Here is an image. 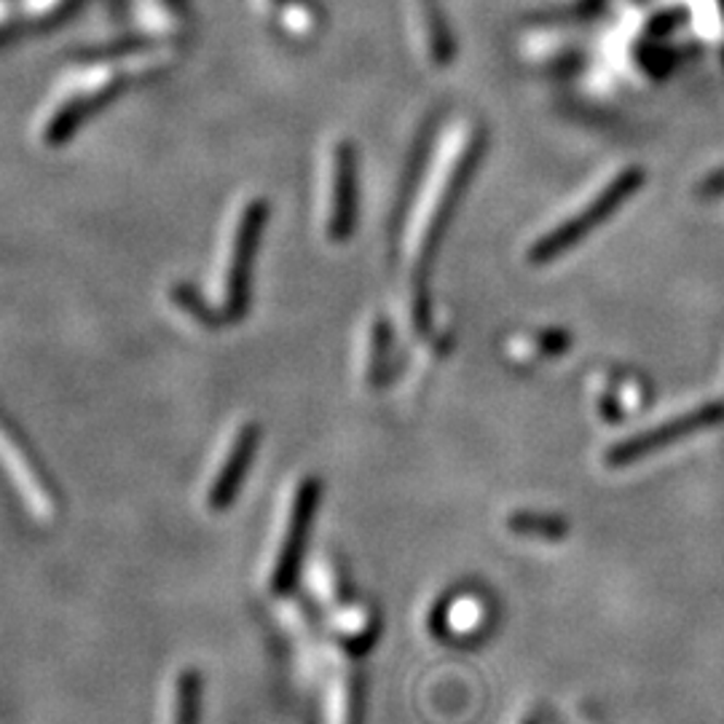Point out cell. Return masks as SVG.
<instances>
[{"instance_id": "6da1fadb", "label": "cell", "mask_w": 724, "mask_h": 724, "mask_svg": "<svg viewBox=\"0 0 724 724\" xmlns=\"http://www.w3.org/2000/svg\"><path fill=\"white\" fill-rule=\"evenodd\" d=\"M475 154H478V135L467 126V130L454 132L445 140L443 156L438 161V170L425 185V196H421L416 216L410 220L408 240H405V253H408V269L410 282L416 280V287H421L419 269H425L427 258H430L434 236H438L440 225H443L445 216L451 210L454 194L459 185L465 183L467 172H470Z\"/></svg>"}, {"instance_id": "7a4b0ae2", "label": "cell", "mask_w": 724, "mask_h": 724, "mask_svg": "<svg viewBox=\"0 0 724 724\" xmlns=\"http://www.w3.org/2000/svg\"><path fill=\"white\" fill-rule=\"evenodd\" d=\"M641 183H645V172L641 170H636V167L619 170L617 175L606 185H601L582 207H577L572 216H566L559 225H553L548 234H542L540 240L531 245V263L544 266L559 258V255L569 253L572 247H577L579 240L588 236L593 229H599L612 212H617L619 205H625V201L641 188Z\"/></svg>"}, {"instance_id": "3957f363", "label": "cell", "mask_w": 724, "mask_h": 724, "mask_svg": "<svg viewBox=\"0 0 724 724\" xmlns=\"http://www.w3.org/2000/svg\"><path fill=\"white\" fill-rule=\"evenodd\" d=\"M266 205L260 199H247L240 205L236 216L231 218L229 231H225V245L218 260L216 290H218V309L236 315L245 309L247 274H250L255 240L263 225Z\"/></svg>"}, {"instance_id": "277c9868", "label": "cell", "mask_w": 724, "mask_h": 724, "mask_svg": "<svg viewBox=\"0 0 724 724\" xmlns=\"http://www.w3.org/2000/svg\"><path fill=\"white\" fill-rule=\"evenodd\" d=\"M722 419H724L722 403L695 405V408L674 416V419L658 421L654 427H647V430L634 434V438L617 443L615 449L610 451V456H606V462H610V465H630V462L645 459V456L652 454V451L665 449V445L676 443V440L682 438H689V434L705 430V427L716 425V421Z\"/></svg>"}, {"instance_id": "5b68a950", "label": "cell", "mask_w": 724, "mask_h": 724, "mask_svg": "<svg viewBox=\"0 0 724 724\" xmlns=\"http://www.w3.org/2000/svg\"><path fill=\"white\" fill-rule=\"evenodd\" d=\"M322 207L326 234L333 242H341L355 223V150L344 140L330 145Z\"/></svg>"}, {"instance_id": "8992f818", "label": "cell", "mask_w": 724, "mask_h": 724, "mask_svg": "<svg viewBox=\"0 0 724 724\" xmlns=\"http://www.w3.org/2000/svg\"><path fill=\"white\" fill-rule=\"evenodd\" d=\"M255 440H258V432H255L253 425H240L229 434L223 451H220L218 465L210 473V486H207V502L212 507H223L231 502L236 486L245 478L247 465L253 459Z\"/></svg>"}, {"instance_id": "52a82bcc", "label": "cell", "mask_w": 724, "mask_h": 724, "mask_svg": "<svg viewBox=\"0 0 724 724\" xmlns=\"http://www.w3.org/2000/svg\"><path fill=\"white\" fill-rule=\"evenodd\" d=\"M0 465L14 478L16 489L30 500L33 510H46L51 505V500H46V489L40 483L38 470L25 456V449L16 440V434L9 430V425H3V419H0Z\"/></svg>"}]
</instances>
